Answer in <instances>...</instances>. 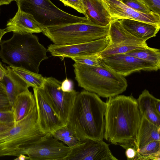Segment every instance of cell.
<instances>
[{
	"instance_id": "obj_38",
	"label": "cell",
	"mask_w": 160,
	"mask_h": 160,
	"mask_svg": "<svg viewBox=\"0 0 160 160\" xmlns=\"http://www.w3.org/2000/svg\"><path fill=\"white\" fill-rule=\"evenodd\" d=\"M155 108L157 112L160 115V100L158 99L155 102Z\"/></svg>"
},
{
	"instance_id": "obj_23",
	"label": "cell",
	"mask_w": 160,
	"mask_h": 160,
	"mask_svg": "<svg viewBox=\"0 0 160 160\" xmlns=\"http://www.w3.org/2000/svg\"><path fill=\"white\" fill-rule=\"evenodd\" d=\"M9 66L15 73L26 82L29 88H42L45 77H44L42 75L22 68Z\"/></svg>"
},
{
	"instance_id": "obj_19",
	"label": "cell",
	"mask_w": 160,
	"mask_h": 160,
	"mask_svg": "<svg viewBox=\"0 0 160 160\" xmlns=\"http://www.w3.org/2000/svg\"><path fill=\"white\" fill-rule=\"evenodd\" d=\"M108 36L109 44L122 43L141 47L148 46L146 41L137 38L128 32L118 19H111Z\"/></svg>"
},
{
	"instance_id": "obj_13",
	"label": "cell",
	"mask_w": 160,
	"mask_h": 160,
	"mask_svg": "<svg viewBox=\"0 0 160 160\" xmlns=\"http://www.w3.org/2000/svg\"><path fill=\"white\" fill-rule=\"evenodd\" d=\"M37 111V123L44 135H52L59 128L67 125L56 116L42 95L39 88H33Z\"/></svg>"
},
{
	"instance_id": "obj_24",
	"label": "cell",
	"mask_w": 160,
	"mask_h": 160,
	"mask_svg": "<svg viewBox=\"0 0 160 160\" xmlns=\"http://www.w3.org/2000/svg\"><path fill=\"white\" fill-rule=\"evenodd\" d=\"M160 160V141L152 142L137 150L134 160Z\"/></svg>"
},
{
	"instance_id": "obj_29",
	"label": "cell",
	"mask_w": 160,
	"mask_h": 160,
	"mask_svg": "<svg viewBox=\"0 0 160 160\" xmlns=\"http://www.w3.org/2000/svg\"><path fill=\"white\" fill-rule=\"evenodd\" d=\"M65 6L70 7L79 12L85 14V9L82 0H58Z\"/></svg>"
},
{
	"instance_id": "obj_16",
	"label": "cell",
	"mask_w": 160,
	"mask_h": 160,
	"mask_svg": "<svg viewBox=\"0 0 160 160\" xmlns=\"http://www.w3.org/2000/svg\"><path fill=\"white\" fill-rule=\"evenodd\" d=\"M5 29L7 33H34L42 32V26L33 16L18 9L15 15L9 19Z\"/></svg>"
},
{
	"instance_id": "obj_22",
	"label": "cell",
	"mask_w": 160,
	"mask_h": 160,
	"mask_svg": "<svg viewBox=\"0 0 160 160\" xmlns=\"http://www.w3.org/2000/svg\"><path fill=\"white\" fill-rule=\"evenodd\" d=\"M36 106L34 95L28 89L19 94L15 99L12 110L14 122L24 118Z\"/></svg>"
},
{
	"instance_id": "obj_18",
	"label": "cell",
	"mask_w": 160,
	"mask_h": 160,
	"mask_svg": "<svg viewBox=\"0 0 160 160\" xmlns=\"http://www.w3.org/2000/svg\"><path fill=\"white\" fill-rule=\"evenodd\" d=\"M119 19L124 28L134 37L146 41L155 37L160 25L129 19Z\"/></svg>"
},
{
	"instance_id": "obj_34",
	"label": "cell",
	"mask_w": 160,
	"mask_h": 160,
	"mask_svg": "<svg viewBox=\"0 0 160 160\" xmlns=\"http://www.w3.org/2000/svg\"><path fill=\"white\" fill-rule=\"evenodd\" d=\"M153 12L160 15V0H142Z\"/></svg>"
},
{
	"instance_id": "obj_37",
	"label": "cell",
	"mask_w": 160,
	"mask_h": 160,
	"mask_svg": "<svg viewBox=\"0 0 160 160\" xmlns=\"http://www.w3.org/2000/svg\"><path fill=\"white\" fill-rule=\"evenodd\" d=\"M14 122L0 124V133L11 129L14 126Z\"/></svg>"
},
{
	"instance_id": "obj_31",
	"label": "cell",
	"mask_w": 160,
	"mask_h": 160,
	"mask_svg": "<svg viewBox=\"0 0 160 160\" xmlns=\"http://www.w3.org/2000/svg\"><path fill=\"white\" fill-rule=\"evenodd\" d=\"M72 135H75L74 132L67 125L59 128L52 134L54 138L59 140L64 138Z\"/></svg>"
},
{
	"instance_id": "obj_41",
	"label": "cell",
	"mask_w": 160,
	"mask_h": 160,
	"mask_svg": "<svg viewBox=\"0 0 160 160\" xmlns=\"http://www.w3.org/2000/svg\"><path fill=\"white\" fill-rule=\"evenodd\" d=\"M7 33L5 29H0V42L1 41V39L3 35Z\"/></svg>"
},
{
	"instance_id": "obj_27",
	"label": "cell",
	"mask_w": 160,
	"mask_h": 160,
	"mask_svg": "<svg viewBox=\"0 0 160 160\" xmlns=\"http://www.w3.org/2000/svg\"><path fill=\"white\" fill-rule=\"evenodd\" d=\"M128 7L134 10L145 14H150L154 12L151 11L148 5L142 0H122Z\"/></svg>"
},
{
	"instance_id": "obj_36",
	"label": "cell",
	"mask_w": 160,
	"mask_h": 160,
	"mask_svg": "<svg viewBox=\"0 0 160 160\" xmlns=\"http://www.w3.org/2000/svg\"><path fill=\"white\" fill-rule=\"evenodd\" d=\"M125 155L127 159L128 160H134L136 154L137 148L136 147H130L126 149Z\"/></svg>"
},
{
	"instance_id": "obj_3",
	"label": "cell",
	"mask_w": 160,
	"mask_h": 160,
	"mask_svg": "<svg viewBox=\"0 0 160 160\" xmlns=\"http://www.w3.org/2000/svg\"><path fill=\"white\" fill-rule=\"evenodd\" d=\"M0 58L10 66L38 73L41 62L47 59L46 48L31 33L13 32L12 37L0 42Z\"/></svg>"
},
{
	"instance_id": "obj_11",
	"label": "cell",
	"mask_w": 160,
	"mask_h": 160,
	"mask_svg": "<svg viewBox=\"0 0 160 160\" xmlns=\"http://www.w3.org/2000/svg\"><path fill=\"white\" fill-rule=\"evenodd\" d=\"M117 160L108 145L103 140L89 138L80 140V143L71 148L64 160Z\"/></svg>"
},
{
	"instance_id": "obj_32",
	"label": "cell",
	"mask_w": 160,
	"mask_h": 160,
	"mask_svg": "<svg viewBox=\"0 0 160 160\" xmlns=\"http://www.w3.org/2000/svg\"><path fill=\"white\" fill-rule=\"evenodd\" d=\"M14 122L13 111H0V124Z\"/></svg>"
},
{
	"instance_id": "obj_8",
	"label": "cell",
	"mask_w": 160,
	"mask_h": 160,
	"mask_svg": "<svg viewBox=\"0 0 160 160\" xmlns=\"http://www.w3.org/2000/svg\"><path fill=\"white\" fill-rule=\"evenodd\" d=\"M62 82L52 77H45L42 88H39L43 98L56 116L67 125L76 98L79 92L74 90L70 92L61 89Z\"/></svg>"
},
{
	"instance_id": "obj_33",
	"label": "cell",
	"mask_w": 160,
	"mask_h": 160,
	"mask_svg": "<svg viewBox=\"0 0 160 160\" xmlns=\"http://www.w3.org/2000/svg\"><path fill=\"white\" fill-rule=\"evenodd\" d=\"M67 144L70 148L78 145L80 142V140L76 135H72L64 138L60 140Z\"/></svg>"
},
{
	"instance_id": "obj_21",
	"label": "cell",
	"mask_w": 160,
	"mask_h": 160,
	"mask_svg": "<svg viewBox=\"0 0 160 160\" xmlns=\"http://www.w3.org/2000/svg\"><path fill=\"white\" fill-rule=\"evenodd\" d=\"M160 127L141 116L136 139L137 150L152 142L160 141Z\"/></svg>"
},
{
	"instance_id": "obj_4",
	"label": "cell",
	"mask_w": 160,
	"mask_h": 160,
	"mask_svg": "<svg viewBox=\"0 0 160 160\" xmlns=\"http://www.w3.org/2000/svg\"><path fill=\"white\" fill-rule=\"evenodd\" d=\"M101 63L100 66L76 62L73 64L75 78L78 86L86 91L107 98L124 92L128 85L124 76Z\"/></svg>"
},
{
	"instance_id": "obj_40",
	"label": "cell",
	"mask_w": 160,
	"mask_h": 160,
	"mask_svg": "<svg viewBox=\"0 0 160 160\" xmlns=\"http://www.w3.org/2000/svg\"><path fill=\"white\" fill-rule=\"evenodd\" d=\"M14 1H16V0H0V6L3 5L8 4Z\"/></svg>"
},
{
	"instance_id": "obj_7",
	"label": "cell",
	"mask_w": 160,
	"mask_h": 160,
	"mask_svg": "<svg viewBox=\"0 0 160 160\" xmlns=\"http://www.w3.org/2000/svg\"><path fill=\"white\" fill-rule=\"evenodd\" d=\"M18 9L32 15L42 27L88 21L85 17L71 14L59 9L50 0H16Z\"/></svg>"
},
{
	"instance_id": "obj_9",
	"label": "cell",
	"mask_w": 160,
	"mask_h": 160,
	"mask_svg": "<svg viewBox=\"0 0 160 160\" xmlns=\"http://www.w3.org/2000/svg\"><path fill=\"white\" fill-rule=\"evenodd\" d=\"M101 63L115 72L123 76L141 71H156L160 66L125 53L100 58Z\"/></svg>"
},
{
	"instance_id": "obj_42",
	"label": "cell",
	"mask_w": 160,
	"mask_h": 160,
	"mask_svg": "<svg viewBox=\"0 0 160 160\" xmlns=\"http://www.w3.org/2000/svg\"><path fill=\"white\" fill-rule=\"evenodd\" d=\"M4 74V72L3 69L0 67V82L2 79Z\"/></svg>"
},
{
	"instance_id": "obj_39",
	"label": "cell",
	"mask_w": 160,
	"mask_h": 160,
	"mask_svg": "<svg viewBox=\"0 0 160 160\" xmlns=\"http://www.w3.org/2000/svg\"><path fill=\"white\" fill-rule=\"evenodd\" d=\"M14 160H29V158L25 154H21L18 157L14 159Z\"/></svg>"
},
{
	"instance_id": "obj_28",
	"label": "cell",
	"mask_w": 160,
	"mask_h": 160,
	"mask_svg": "<svg viewBox=\"0 0 160 160\" xmlns=\"http://www.w3.org/2000/svg\"><path fill=\"white\" fill-rule=\"evenodd\" d=\"M70 58L77 63L96 66H101L98 54L72 57Z\"/></svg>"
},
{
	"instance_id": "obj_17",
	"label": "cell",
	"mask_w": 160,
	"mask_h": 160,
	"mask_svg": "<svg viewBox=\"0 0 160 160\" xmlns=\"http://www.w3.org/2000/svg\"><path fill=\"white\" fill-rule=\"evenodd\" d=\"M85 9L84 15L92 24L101 26L109 24L110 13L102 0H82Z\"/></svg>"
},
{
	"instance_id": "obj_15",
	"label": "cell",
	"mask_w": 160,
	"mask_h": 160,
	"mask_svg": "<svg viewBox=\"0 0 160 160\" xmlns=\"http://www.w3.org/2000/svg\"><path fill=\"white\" fill-rule=\"evenodd\" d=\"M4 67L0 61V67L4 72L0 82L4 86L9 101L11 110H13L17 96L28 89L26 82L15 73L9 66Z\"/></svg>"
},
{
	"instance_id": "obj_6",
	"label": "cell",
	"mask_w": 160,
	"mask_h": 160,
	"mask_svg": "<svg viewBox=\"0 0 160 160\" xmlns=\"http://www.w3.org/2000/svg\"><path fill=\"white\" fill-rule=\"evenodd\" d=\"M109 24L95 25L88 21L42 27V32L54 44H77L103 39L108 36Z\"/></svg>"
},
{
	"instance_id": "obj_25",
	"label": "cell",
	"mask_w": 160,
	"mask_h": 160,
	"mask_svg": "<svg viewBox=\"0 0 160 160\" xmlns=\"http://www.w3.org/2000/svg\"><path fill=\"white\" fill-rule=\"evenodd\" d=\"M125 54L152 62L160 66V50L159 49L148 46L133 50Z\"/></svg>"
},
{
	"instance_id": "obj_2",
	"label": "cell",
	"mask_w": 160,
	"mask_h": 160,
	"mask_svg": "<svg viewBox=\"0 0 160 160\" xmlns=\"http://www.w3.org/2000/svg\"><path fill=\"white\" fill-rule=\"evenodd\" d=\"M106 107L96 94L86 90L79 92L67 125L80 140H103Z\"/></svg>"
},
{
	"instance_id": "obj_1",
	"label": "cell",
	"mask_w": 160,
	"mask_h": 160,
	"mask_svg": "<svg viewBox=\"0 0 160 160\" xmlns=\"http://www.w3.org/2000/svg\"><path fill=\"white\" fill-rule=\"evenodd\" d=\"M106 103L103 138L125 149L135 147L141 118L137 99L132 95H118Z\"/></svg>"
},
{
	"instance_id": "obj_30",
	"label": "cell",
	"mask_w": 160,
	"mask_h": 160,
	"mask_svg": "<svg viewBox=\"0 0 160 160\" xmlns=\"http://www.w3.org/2000/svg\"><path fill=\"white\" fill-rule=\"evenodd\" d=\"M9 110L11 108L5 88L0 82V111Z\"/></svg>"
},
{
	"instance_id": "obj_5",
	"label": "cell",
	"mask_w": 160,
	"mask_h": 160,
	"mask_svg": "<svg viewBox=\"0 0 160 160\" xmlns=\"http://www.w3.org/2000/svg\"><path fill=\"white\" fill-rule=\"evenodd\" d=\"M45 135L38 124L36 106L13 127L0 133V157L25 155L27 149Z\"/></svg>"
},
{
	"instance_id": "obj_35",
	"label": "cell",
	"mask_w": 160,
	"mask_h": 160,
	"mask_svg": "<svg viewBox=\"0 0 160 160\" xmlns=\"http://www.w3.org/2000/svg\"><path fill=\"white\" fill-rule=\"evenodd\" d=\"M73 88V83L71 80L66 78L62 82L61 88L63 92H70L74 90Z\"/></svg>"
},
{
	"instance_id": "obj_14",
	"label": "cell",
	"mask_w": 160,
	"mask_h": 160,
	"mask_svg": "<svg viewBox=\"0 0 160 160\" xmlns=\"http://www.w3.org/2000/svg\"><path fill=\"white\" fill-rule=\"evenodd\" d=\"M111 19H129L160 25V15L154 12L145 14L137 11L123 3L122 0H102Z\"/></svg>"
},
{
	"instance_id": "obj_12",
	"label": "cell",
	"mask_w": 160,
	"mask_h": 160,
	"mask_svg": "<svg viewBox=\"0 0 160 160\" xmlns=\"http://www.w3.org/2000/svg\"><path fill=\"white\" fill-rule=\"evenodd\" d=\"M108 36L92 41L67 45L50 44L47 50L52 56L64 58L98 54L109 44Z\"/></svg>"
},
{
	"instance_id": "obj_20",
	"label": "cell",
	"mask_w": 160,
	"mask_h": 160,
	"mask_svg": "<svg viewBox=\"0 0 160 160\" xmlns=\"http://www.w3.org/2000/svg\"><path fill=\"white\" fill-rule=\"evenodd\" d=\"M156 98L147 89H144L139 95L137 101L141 116L160 127V115L156 111Z\"/></svg>"
},
{
	"instance_id": "obj_26",
	"label": "cell",
	"mask_w": 160,
	"mask_h": 160,
	"mask_svg": "<svg viewBox=\"0 0 160 160\" xmlns=\"http://www.w3.org/2000/svg\"><path fill=\"white\" fill-rule=\"evenodd\" d=\"M142 47H143L122 43L109 44L103 50L98 53V55L100 58H103L116 54L125 53L133 50Z\"/></svg>"
},
{
	"instance_id": "obj_10",
	"label": "cell",
	"mask_w": 160,
	"mask_h": 160,
	"mask_svg": "<svg viewBox=\"0 0 160 160\" xmlns=\"http://www.w3.org/2000/svg\"><path fill=\"white\" fill-rule=\"evenodd\" d=\"M71 148L54 138L45 135L26 150L30 160H64Z\"/></svg>"
}]
</instances>
